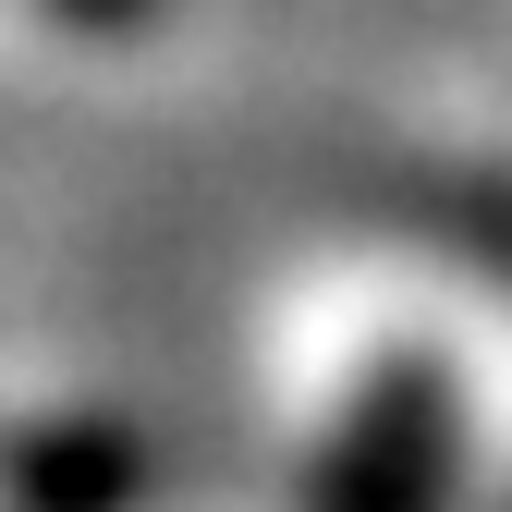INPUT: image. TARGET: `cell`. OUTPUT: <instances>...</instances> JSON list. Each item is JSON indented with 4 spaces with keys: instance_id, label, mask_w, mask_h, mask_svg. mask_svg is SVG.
Here are the masks:
<instances>
[{
    "instance_id": "6da1fadb",
    "label": "cell",
    "mask_w": 512,
    "mask_h": 512,
    "mask_svg": "<svg viewBox=\"0 0 512 512\" xmlns=\"http://www.w3.org/2000/svg\"><path fill=\"white\" fill-rule=\"evenodd\" d=\"M452 464H464L452 378L427 354H403L354 391L330 464H317V512H452Z\"/></svg>"
},
{
    "instance_id": "7a4b0ae2",
    "label": "cell",
    "mask_w": 512,
    "mask_h": 512,
    "mask_svg": "<svg viewBox=\"0 0 512 512\" xmlns=\"http://www.w3.org/2000/svg\"><path fill=\"white\" fill-rule=\"evenodd\" d=\"M13 488H25V512H122L147 488V452L122 427H49L13 452Z\"/></svg>"
},
{
    "instance_id": "3957f363",
    "label": "cell",
    "mask_w": 512,
    "mask_h": 512,
    "mask_svg": "<svg viewBox=\"0 0 512 512\" xmlns=\"http://www.w3.org/2000/svg\"><path fill=\"white\" fill-rule=\"evenodd\" d=\"M49 13H61V25H98V37H110V25H147L159 0H49Z\"/></svg>"
}]
</instances>
